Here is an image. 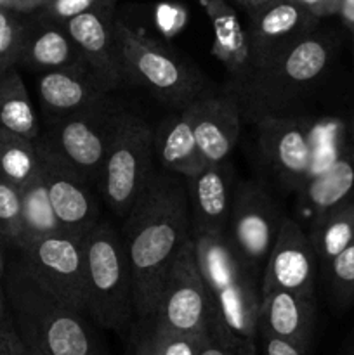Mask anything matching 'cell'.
Wrapping results in <instances>:
<instances>
[{
  "mask_svg": "<svg viewBox=\"0 0 354 355\" xmlns=\"http://www.w3.org/2000/svg\"><path fill=\"white\" fill-rule=\"evenodd\" d=\"M137 319L153 318L170 263L191 234L186 179L160 168L121 220Z\"/></svg>",
  "mask_w": 354,
  "mask_h": 355,
  "instance_id": "1",
  "label": "cell"
},
{
  "mask_svg": "<svg viewBox=\"0 0 354 355\" xmlns=\"http://www.w3.org/2000/svg\"><path fill=\"white\" fill-rule=\"evenodd\" d=\"M3 293L17 333L38 355H106L90 318L30 276L19 259L7 263Z\"/></svg>",
  "mask_w": 354,
  "mask_h": 355,
  "instance_id": "2",
  "label": "cell"
},
{
  "mask_svg": "<svg viewBox=\"0 0 354 355\" xmlns=\"http://www.w3.org/2000/svg\"><path fill=\"white\" fill-rule=\"evenodd\" d=\"M337 42L330 31L316 28L257 73L235 97L252 120L288 116V106L325 76L335 58Z\"/></svg>",
  "mask_w": 354,
  "mask_h": 355,
  "instance_id": "3",
  "label": "cell"
},
{
  "mask_svg": "<svg viewBox=\"0 0 354 355\" xmlns=\"http://www.w3.org/2000/svg\"><path fill=\"white\" fill-rule=\"evenodd\" d=\"M87 315L127 340L135 319L134 279L121 231L101 218L85 236Z\"/></svg>",
  "mask_w": 354,
  "mask_h": 355,
  "instance_id": "4",
  "label": "cell"
},
{
  "mask_svg": "<svg viewBox=\"0 0 354 355\" xmlns=\"http://www.w3.org/2000/svg\"><path fill=\"white\" fill-rule=\"evenodd\" d=\"M193 239L198 266L221 322L236 338L257 343L262 277L246 266L226 234Z\"/></svg>",
  "mask_w": 354,
  "mask_h": 355,
  "instance_id": "5",
  "label": "cell"
},
{
  "mask_svg": "<svg viewBox=\"0 0 354 355\" xmlns=\"http://www.w3.org/2000/svg\"><path fill=\"white\" fill-rule=\"evenodd\" d=\"M115 42L124 82L144 87L162 103L179 110L205 96L207 82L198 69L124 21L115 19Z\"/></svg>",
  "mask_w": 354,
  "mask_h": 355,
  "instance_id": "6",
  "label": "cell"
},
{
  "mask_svg": "<svg viewBox=\"0 0 354 355\" xmlns=\"http://www.w3.org/2000/svg\"><path fill=\"white\" fill-rule=\"evenodd\" d=\"M158 165L153 148V127L124 111L113 135L97 191L115 217L124 220L155 177Z\"/></svg>",
  "mask_w": 354,
  "mask_h": 355,
  "instance_id": "7",
  "label": "cell"
},
{
  "mask_svg": "<svg viewBox=\"0 0 354 355\" xmlns=\"http://www.w3.org/2000/svg\"><path fill=\"white\" fill-rule=\"evenodd\" d=\"M124 111L108 96L80 113L45 123L37 141L58 153L97 189L108 148Z\"/></svg>",
  "mask_w": 354,
  "mask_h": 355,
  "instance_id": "8",
  "label": "cell"
},
{
  "mask_svg": "<svg viewBox=\"0 0 354 355\" xmlns=\"http://www.w3.org/2000/svg\"><path fill=\"white\" fill-rule=\"evenodd\" d=\"M19 260L37 283L87 315V266L83 238L59 231L28 243Z\"/></svg>",
  "mask_w": 354,
  "mask_h": 355,
  "instance_id": "9",
  "label": "cell"
},
{
  "mask_svg": "<svg viewBox=\"0 0 354 355\" xmlns=\"http://www.w3.org/2000/svg\"><path fill=\"white\" fill-rule=\"evenodd\" d=\"M214 312V302L201 276L191 238L167 270L153 318L167 329L200 336L207 331Z\"/></svg>",
  "mask_w": 354,
  "mask_h": 355,
  "instance_id": "10",
  "label": "cell"
},
{
  "mask_svg": "<svg viewBox=\"0 0 354 355\" xmlns=\"http://www.w3.org/2000/svg\"><path fill=\"white\" fill-rule=\"evenodd\" d=\"M285 217L280 203L259 180L236 184L226 238L257 276L262 277Z\"/></svg>",
  "mask_w": 354,
  "mask_h": 355,
  "instance_id": "11",
  "label": "cell"
},
{
  "mask_svg": "<svg viewBox=\"0 0 354 355\" xmlns=\"http://www.w3.org/2000/svg\"><path fill=\"white\" fill-rule=\"evenodd\" d=\"M255 123L257 146L266 166L285 189L298 193L314 173V127L294 114L262 116Z\"/></svg>",
  "mask_w": 354,
  "mask_h": 355,
  "instance_id": "12",
  "label": "cell"
},
{
  "mask_svg": "<svg viewBox=\"0 0 354 355\" xmlns=\"http://www.w3.org/2000/svg\"><path fill=\"white\" fill-rule=\"evenodd\" d=\"M40 173L65 232L83 238L101 220V194L66 159L37 141ZM104 205V203H103Z\"/></svg>",
  "mask_w": 354,
  "mask_h": 355,
  "instance_id": "13",
  "label": "cell"
},
{
  "mask_svg": "<svg viewBox=\"0 0 354 355\" xmlns=\"http://www.w3.org/2000/svg\"><path fill=\"white\" fill-rule=\"evenodd\" d=\"M248 16L246 37L252 59L248 82L276 61L295 42L316 30L321 21L297 0H274L262 9L248 12Z\"/></svg>",
  "mask_w": 354,
  "mask_h": 355,
  "instance_id": "14",
  "label": "cell"
},
{
  "mask_svg": "<svg viewBox=\"0 0 354 355\" xmlns=\"http://www.w3.org/2000/svg\"><path fill=\"white\" fill-rule=\"evenodd\" d=\"M318 269V257L309 234L297 220L285 217L264 267L262 291L314 295Z\"/></svg>",
  "mask_w": 354,
  "mask_h": 355,
  "instance_id": "15",
  "label": "cell"
},
{
  "mask_svg": "<svg viewBox=\"0 0 354 355\" xmlns=\"http://www.w3.org/2000/svg\"><path fill=\"white\" fill-rule=\"evenodd\" d=\"M65 26L83 62L108 90L121 85L120 62L115 42V0H103L92 9L65 21Z\"/></svg>",
  "mask_w": 354,
  "mask_h": 355,
  "instance_id": "16",
  "label": "cell"
},
{
  "mask_svg": "<svg viewBox=\"0 0 354 355\" xmlns=\"http://www.w3.org/2000/svg\"><path fill=\"white\" fill-rule=\"evenodd\" d=\"M189 203L191 234L224 236L235 200V172L229 159L215 165H205L193 177L186 179Z\"/></svg>",
  "mask_w": 354,
  "mask_h": 355,
  "instance_id": "17",
  "label": "cell"
},
{
  "mask_svg": "<svg viewBox=\"0 0 354 355\" xmlns=\"http://www.w3.org/2000/svg\"><path fill=\"white\" fill-rule=\"evenodd\" d=\"M37 94L44 123H52L101 103L110 90L82 62L42 73L37 78Z\"/></svg>",
  "mask_w": 354,
  "mask_h": 355,
  "instance_id": "18",
  "label": "cell"
},
{
  "mask_svg": "<svg viewBox=\"0 0 354 355\" xmlns=\"http://www.w3.org/2000/svg\"><path fill=\"white\" fill-rule=\"evenodd\" d=\"M198 151L205 165L229 159L239 137L242 110L228 94L198 97L191 103Z\"/></svg>",
  "mask_w": 354,
  "mask_h": 355,
  "instance_id": "19",
  "label": "cell"
},
{
  "mask_svg": "<svg viewBox=\"0 0 354 355\" xmlns=\"http://www.w3.org/2000/svg\"><path fill=\"white\" fill-rule=\"evenodd\" d=\"M214 28L212 55L222 62L228 73L226 92L235 99L246 85L252 73L246 30L228 0H201Z\"/></svg>",
  "mask_w": 354,
  "mask_h": 355,
  "instance_id": "20",
  "label": "cell"
},
{
  "mask_svg": "<svg viewBox=\"0 0 354 355\" xmlns=\"http://www.w3.org/2000/svg\"><path fill=\"white\" fill-rule=\"evenodd\" d=\"M314 326V295H298L285 290L262 291L257 333L276 336L309 350Z\"/></svg>",
  "mask_w": 354,
  "mask_h": 355,
  "instance_id": "21",
  "label": "cell"
},
{
  "mask_svg": "<svg viewBox=\"0 0 354 355\" xmlns=\"http://www.w3.org/2000/svg\"><path fill=\"white\" fill-rule=\"evenodd\" d=\"M82 62V54L66 31L65 23L51 19L44 14L33 21H24L17 68L42 75Z\"/></svg>",
  "mask_w": 354,
  "mask_h": 355,
  "instance_id": "22",
  "label": "cell"
},
{
  "mask_svg": "<svg viewBox=\"0 0 354 355\" xmlns=\"http://www.w3.org/2000/svg\"><path fill=\"white\" fill-rule=\"evenodd\" d=\"M153 148L160 168L189 179L205 166L193 128V110H177L153 128Z\"/></svg>",
  "mask_w": 354,
  "mask_h": 355,
  "instance_id": "23",
  "label": "cell"
},
{
  "mask_svg": "<svg viewBox=\"0 0 354 355\" xmlns=\"http://www.w3.org/2000/svg\"><path fill=\"white\" fill-rule=\"evenodd\" d=\"M298 194L302 203L312 214V218L354 196V142L344 137V130L337 158L321 172L314 173L301 187Z\"/></svg>",
  "mask_w": 354,
  "mask_h": 355,
  "instance_id": "24",
  "label": "cell"
},
{
  "mask_svg": "<svg viewBox=\"0 0 354 355\" xmlns=\"http://www.w3.org/2000/svg\"><path fill=\"white\" fill-rule=\"evenodd\" d=\"M307 234L318 257L319 269L323 270L354 243V196L312 218Z\"/></svg>",
  "mask_w": 354,
  "mask_h": 355,
  "instance_id": "25",
  "label": "cell"
},
{
  "mask_svg": "<svg viewBox=\"0 0 354 355\" xmlns=\"http://www.w3.org/2000/svg\"><path fill=\"white\" fill-rule=\"evenodd\" d=\"M0 127L30 141L40 137L42 123L17 66L0 73Z\"/></svg>",
  "mask_w": 354,
  "mask_h": 355,
  "instance_id": "26",
  "label": "cell"
},
{
  "mask_svg": "<svg viewBox=\"0 0 354 355\" xmlns=\"http://www.w3.org/2000/svg\"><path fill=\"white\" fill-rule=\"evenodd\" d=\"M40 175L37 141L0 127V177L17 189H23Z\"/></svg>",
  "mask_w": 354,
  "mask_h": 355,
  "instance_id": "27",
  "label": "cell"
},
{
  "mask_svg": "<svg viewBox=\"0 0 354 355\" xmlns=\"http://www.w3.org/2000/svg\"><path fill=\"white\" fill-rule=\"evenodd\" d=\"M21 201H23V248L35 239L62 231L52 210L42 173L21 189Z\"/></svg>",
  "mask_w": 354,
  "mask_h": 355,
  "instance_id": "28",
  "label": "cell"
},
{
  "mask_svg": "<svg viewBox=\"0 0 354 355\" xmlns=\"http://www.w3.org/2000/svg\"><path fill=\"white\" fill-rule=\"evenodd\" d=\"M0 238L6 248H23V201L21 189L0 177Z\"/></svg>",
  "mask_w": 354,
  "mask_h": 355,
  "instance_id": "29",
  "label": "cell"
},
{
  "mask_svg": "<svg viewBox=\"0 0 354 355\" xmlns=\"http://www.w3.org/2000/svg\"><path fill=\"white\" fill-rule=\"evenodd\" d=\"M333 304L349 307L354 302V243L323 269Z\"/></svg>",
  "mask_w": 354,
  "mask_h": 355,
  "instance_id": "30",
  "label": "cell"
},
{
  "mask_svg": "<svg viewBox=\"0 0 354 355\" xmlns=\"http://www.w3.org/2000/svg\"><path fill=\"white\" fill-rule=\"evenodd\" d=\"M198 355H257V343L243 342L231 335L214 312L207 331L200 338Z\"/></svg>",
  "mask_w": 354,
  "mask_h": 355,
  "instance_id": "31",
  "label": "cell"
},
{
  "mask_svg": "<svg viewBox=\"0 0 354 355\" xmlns=\"http://www.w3.org/2000/svg\"><path fill=\"white\" fill-rule=\"evenodd\" d=\"M21 12L0 7V73L12 68L19 55L24 21Z\"/></svg>",
  "mask_w": 354,
  "mask_h": 355,
  "instance_id": "32",
  "label": "cell"
},
{
  "mask_svg": "<svg viewBox=\"0 0 354 355\" xmlns=\"http://www.w3.org/2000/svg\"><path fill=\"white\" fill-rule=\"evenodd\" d=\"M121 355H162L156 342L155 318L135 319Z\"/></svg>",
  "mask_w": 354,
  "mask_h": 355,
  "instance_id": "33",
  "label": "cell"
},
{
  "mask_svg": "<svg viewBox=\"0 0 354 355\" xmlns=\"http://www.w3.org/2000/svg\"><path fill=\"white\" fill-rule=\"evenodd\" d=\"M155 329L156 342H158V349L162 355H198L201 335H184V333L172 331V329L160 326L156 319Z\"/></svg>",
  "mask_w": 354,
  "mask_h": 355,
  "instance_id": "34",
  "label": "cell"
},
{
  "mask_svg": "<svg viewBox=\"0 0 354 355\" xmlns=\"http://www.w3.org/2000/svg\"><path fill=\"white\" fill-rule=\"evenodd\" d=\"M99 2L103 0H45L40 10L44 16L65 23V21L96 7Z\"/></svg>",
  "mask_w": 354,
  "mask_h": 355,
  "instance_id": "35",
  "label": "cell"
},
{
  "mask_svg": "<svg viewBox=\"0 0 354 355\" xmlns=\"http://www.w3.org/2000/svg\"><path fill=\"white\" fill-rule=\"evenodd\" d=\"M0 355H31L14 326L12 315H9L6 324L0 328Z\"/></svg>",
  "mask_w": 354,
  "mask_h": 355,
  "instance_id": "36",
  "label": "cell"
},
{
  "mask_svg": "<svg viewBox=\"0 0 354 355\" xmlns=\"http://www.w3.org/2000/svg\"><path fill=\"white\" fill-rule=\"evenodd\" d=\"M257 349L262 350L264 355H309L307 349L262 333H257Z\"/></svg>",
  "mask_w": 354,
  "mask_h": 355,
  "instance_id": "37",
  "label": "cell"
},
{
  "mask_svg": "<svg viewBox=\"0 0 354 355\" xmlns=\"http://www.w3.org/2000/svg\"><path fill=\"white\" fill-rule=\"evenodd\" d=\"M297 2L319 19L339 14L340 7V0H297Z\"/></svg>",
  "mask_w": 354,
  "mask_h": 355,
  "instance_id": "38",
  "label": "cell"
},
{
  "mask_svg": "<svg viewBox=\"0 0 354 355\" xmlns=\"http://www.w3.org/2000/svg\"><path fill=\"white\" fill-rule=\"evenodd\" d=\"M344 26L347 28V31L351 33V37H354V0H340L339 14Z\"/></svg>",
  "mask_w": 354,
  "mask_h": 355,
  "instance_id": "39",
  "label": "cell"
},
{
  "mask_svg": "<svg viewBox=\"0 0 354 355\" xmlns=\"http://www.w3.org/2000/svg\"><path fill=\"white\" fill-rule=\"evenodd\" d=\"M0 7H2V9L26 14V3H24V0H0Z\"/></svg>",
  "mask_w": 354,
  "mask_h": 355,
  "instance_id": "40",
  "label": "cell"
},
{
  "mask_svg": "<svg viewBox=\"0 0 354 355\" xmlns=\"http://www.w3.org/2000/svg\"><path fill=\"white\" fill-rule=\"evenodd\" d=\"M10 311H9V305H7L6 300V293H3V288H0V328L6 324V321L9 319Z\"/></svg>",
  "mask_w": 354,
  "mask_h": 355,
  "instance_id": "41",
  "label": "cell"
},
{
  "mask_svg": "<svg viewBox=\"0 0 354 355\" xmlns=\"http://www.w3.org/2000/svg\"><path fill=\"white\" fill-rule=\"evenodd\" d=\"M274 0H248V6H246V10L248 12H252V10H259L262 9V7L269 6V3H273Z\"/></svg>",
  "mask_w": 354,
  "mask_h": 355,
  "instance_id": "42",
  "label": "cell"
},
{
  "mask_svg": "<svg viewBox=\"0 0 354 355\" xmlns=\"http://www.w3.org/2000/svg\"><path fill=\"white\" fill-rule=\"evenodd\" d=\"M7 259H6V245H3L2 238H0V283L3 279V272H6Z\"/></svg>",
  "mask_w": 354,
  "mask_h": 355,
  "instance_id": "43",
  "label": "cell"
},
{
  "mask_svg": "<svg viewBox=\"0 0 354 355\" xmlns=\"http://www.w3.org/2000/svg\"><path fill=\"white\" fill-rule=\"evenodd\" d=\"M26 3V14L33 12V10H38L45 3V0H24Z\"/></svg>",
  "mask_w": 354,
  "mask_h": 355,
  "instance_id": "44",
  "label": "cell"
},
{
  "mask_svg": "<svg viewBox=\"0 0 354 355\" xmlns=\"http://www.w3.org/2000/svg\"><path fill=\"white\" fill-rule=\"evenodd\" d=\"M236 2H238V3H242L243 7H246V6H248V0H236Z\"/></svg>",
  "mask_w": 354,
  "mask_h": 355,
  "instance_id": "45",
  "label": "cell"
},
{
  "mask_svg": "<svg viewBox=\"0 0 354 355\" xmlns=\"http://www.w3.org/2000/svg\"><path fill=\"white\" fill-rule=\"evenodd\" d=\"M349 355H354V345L351 347V350H349Z\"/></svg>",
  "mask_w": 354,
  "mask_h": 355,
  "instance_id": "46",
  "label": "cell"
},
{
  "mask_svg": "<svg viewBox=\"0 0 354 355\" xmlns=\"http://www.w3.org/2000/svg\"><path fill=\"white\" fill-rule=\"evenodd\" d=\"M353 38V61H354V37H351Z\"/></svg>",
  "mask_w": 354,
  "mask_h": 355,
  "instance_id": "47",
  "label": "cell"
},
{
  "mask_svg": "<svg viewBox=\"0 0 354 355\" xmlns=\"http://www.w3.org/2000/svg\"><path fill=\"white\" fill-rule=\"evenodd\" d=\"M30 354H31V355H38V354H35V352H31V350H30Z\"/></svg>",
  "mask_w": 354,
  "mask_h": 355,
  "instance_id": "48",
  "label": "cell"
},
{
  "mask_svg": "<svg viewBox=\"0 0 354 355\" xmlns=\"http://www.w3.org/2000/svg\"><path fill=\"white\" fill-rule=\"evenodd\" d=\"M0 288H2V283H0Z\"/></svg>",
  "mask_w": 354,
  "mask_h": 355,
  "instance_id": "49",
  "label": "cell"
}]
</instances>
